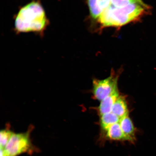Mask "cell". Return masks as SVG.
<instances>
[{
    "mask_svg": "<svg viewBox=\"0 0 156 156\" xmlns=\"http://www.w3.org/2000/svg\"><path fill=\"white\" fill-rule=\"evenodd\" d=\"M150 9L149 6L144 2L132 4L122 8L110 5L97 20L102 28H119L140 20L147 14Z\"/></svg>",
    "mask_w": 156,
    "mask_h": 156,
    "instance_id": "cell-1",
    "label": "cell"
},
{
    "mask_svg": "<svg viewBox=\"0 0 156 156\" xmlns=\"http://www.w3.org/2000/svg\"><path fill=\"white\" fill-rule=\"evenodd\" d=\"M48 23L42 6L40 2L34 1L20 9L15 19V29L19 33H41Z\"/></svg>",
    "mask_w": 156,
    "mask_h": 156,
    "instance_id": "cell-2",
    "label": "cell"
},
{
    "mask_svg": "<svg viewBox=\"0 0 156 156\" xmlns=\"http://www.w3.org/2000/svg\"><path fill=\"white\" fill-rule=\"evenodd\" d=\"M120 73L114 70L109 77L103 80L94 79L93 81V97L96 100L102 101L118 88V82Z\"/></svg>",
    "mask_w": 156,
    "mask_h": 156,
    "instance_id": "cell-3",
    "label": "cell"
},
{
    "mask_svg": "<svg viewBox=\"0 0 156 156\" xmlns=\"http://www.w3.org/2000/svg\"><path fill=\"white\" fill-rule=\"evenodd\" d=\"M31 147L29 133H13L4 149L7 156H17L28 152Z\"/></svg>",
    "mask_w": 156,
    "mask_h": 156,
    "instance_id": "cell-4",
    "label": "cell"
},
{
    "mask_svg": "<svg viewBox=\"0 0 156 156\" xmlns=\"http://www.w3.org/2000/svg\"><path fill=\"white\" fill-rule=\"evenodd\" d=\"M90 13L92 18L98 19L111 5L110 0H87Z\"/></svg>",
    "mask_w": 156,
    "mask_h": 156,
    "instance_id": "cell-5",
    "label": "cell"
},
{
    "mask_svg": "<svg viewBox=\"0 0 156 156\" xmlns=\"http://www.w3.org/2000/svg\"><path fill=\"white\" fill-rule=\"evenodd\" d=\"M119 124L127 141L134 143L136 141V129L129 115L120 119Z\"/></svg>",
    "mask_w": 156,
    "mask_h": 156,
    "instance_id": "cell-6",
    "label": "cell"
},
{
    "mask_svg": "<svg viewBox=\"0 0 156 156\" xmlns=\"http://www.w3.org/2000/svg\"><path fill=\"white\" fill-rule=\"evenodd\" d=\"M102 139L115 141H127L126 138L121 128L119 122L111 126L103 135Z\"/></svg>",
    "mask_w": 156,
    "mask_h": 156,
    "instance_id": "cell-7",
    "label": "cell"
},
{
    "mask_svg": "<svg viewBox=\"0 0 156 156\" xmlns=\"http://www.w3.org/2000/svg\"><path fill=\"white\" fill-rule=\"evenodd\" d=\"M119 96L118 88L110 95L101 101L100 104L97 108L98 111L100 116L112 112L113 105Z\"/></svg>",
    "mask_w": 156,
    "mask_h": 156,
    "instance_id": "cell-8",
    "label": "cell"
},
{
    "mask_svg": "<svg viewBox=\"0 0 156 156\" xmlns=\"http://www.w3.org/2000/svg\"><path fill=\"white\" fill-rule=\"evenodd\" d=\"M100 116L101 136H102L111 126L119 122L120 119L112 112L101 115Z\"/></svg>",
    "mask_w": 156,
    "mask_h": 156,
    "instance_id": "cell-9",
    "label": "cell"
},
{
    "mask_svg": "<svg viewBox=\"0 0 156 156\" xmlns=\"http://www.w3.org/2000/svg\"><path fill=\"white\" fill-rule=\"evenodd\" d=\"M112 112L120 119L129 115L127 103L124 96L120 95L112 107Z\"/></svg>",
    "mask_w": 156,
    "mask_h": 156,
    "instance_id": "cell-10",
    "label": "cell"
},
{
    "mask_svg": "<svg viewBox=\"0 0 156 156\" xmlns=\"http://www.w3.org/2000/svg\"><path fill=\"white\" fill-rule=\"evenodd\" d=\"M13 133L9 130H2L0 132V145L1 148L5 149Z\"/></svg>",
    "mask_w": 156,
    "mask_h": 156,
    "instance_id": "cell-11",
    "label": "cell"
},
{
    "mask_svg": "<svg viewBox=\"0 0 156 156\" xmlns=\"http://www.w3.org/2000/svg\"><path fill=\"white\" fill-rule=\"evenodd\" d=\"M110 1L111 5L117 8L123 7L133 3H141L136 2L133 0H110Z\"/></svg>",
    "mask_w": 156,
    "mask_h": 156,
    "instance_id": "cell-12",
    "label": "cell"
},
{
    "mask_svg": "<svg viewBox=\"0 0 156 156\" xmlns=\"http://www.w3.org/2000/svg\"><path fill=\"white\" fill-rule=\"evenodd\" d=\"M0 154H1V156H7L4 149L1 148V153H0Z\"/></svg>",
    "mask_w": 156,
    "mask_h": 156,
    "instance_id": "cell-13",
    "label": "cell"
},
{
    "mask_svg": "<svg viewBox=\"0 0 156 156\" xmlns=\"http://www.w3.org/2000/svg\"><path fill=\"white\" fill-rule=\"evenodd\" d=\"M133 1L137 3H142L143 2L142 0H133Z\"/></svg>",
    "mask_w": 156,
    "mask_h": 156,
    "instance_id": "cell-14",
    "label": "cell"
}]
</instances>
